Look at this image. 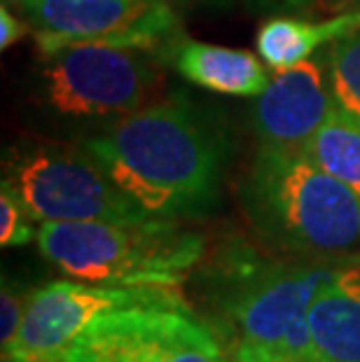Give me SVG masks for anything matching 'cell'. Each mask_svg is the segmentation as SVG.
Here are the masks:
<instances>
[{
	"label": "cell",
	"mask_w": 360,
	"mask_h": 362,
	"mask_svg": "<svg viewBox=\"0 0 360 362\" xmlns=\"http://www.w3.org/2000/svg\"><path fill=\"white\" fill-rule=\"evenodd\" d=\"M84 150L152 218H197L218 202L222 150L182 98L127 115Z\"/></svg>",
	"instance_id": "6da1fadb"
},
{
	"label": "cell",
	"mask_w": 360,
	"mask_h": 362,
	"mask_svg": "<svg viewBox=\"0 0 360 362\" xmlns=\"http://www.w3.org/2000/svg\"><path fill=\"white\" fill-rule=\"evenodd\" d=\"M239 197L250 225L274 248L316 257L360 252V199L309 150L262 145Z\"/></svg>",
	"instance_id": "7a4b0ae2"
},
{
	"label": "cell",
	"mask_w": 360,
	"mask_h": 362,
	"mask_svg": "<svg viewBox=\"0 0 360 362\" xmlns=\"http://www.w3.org/2000/svg\"><path fill=\"white\" fill-rule=\"evenodd\" d=\"M37 248L66 276L101 285L178 288L204 257V238L175 220L40 222Z\"/></svg>",
	"instance_id": "3957f363"
},
{
	"label": "cell",
	"mask_w": 360,
	"mask_h": 362,
	"mask_svg": "<svg viewBox=\"0 0 360 362\" xmlns=\"http://www.w3.org/2000/svg\"><path fill=\"white\" fill-rule=\"evenodd\" d=\"M3 178L19 189L37 222H141L152 218L89 150L19 152L5 166Z\"/></svg>",
	"instance_id": "277c9868"
},
{
	"label": "cell",
	"mask_w": 360,
	"mask_h": 362,
	"mask_svg": "<svg viewBox=\"0 0 360 362\" xmlns=\"http://www.w3.org/2000/svg\"><path fill=\"white\" fill-rule=\"evenodd\" d=\"M139 306H190L178 288L54 281L30 292L24 325L3 358H66L98 318Z\"/></svg>",
	"instance_id": "5b68a950"
},
{
	"label": "cell",
	"mask_w": 360,
	"mask_h": 362,
	"mask_svg": "<svg viewBox=\"0 0 360 362\" xmlns=\"http://www.w3.org/2000/svg\"><path fill=\"white\" fill-rule=\"evenodd\" d=\"M145 54L96 42L59 49L45 57V98L68 117H127L139 110L157 78Z\"/></svg>",
	"instance_id": "8992f818"
},
{
	"label": "cell",
	"mask_w": 360,
	"mask_h": 362,
	"mask_svg": "<svg viewBox=\"0 0 360 362\" xmlns=\"http://www.w3.org/2000/svg\"><path fill=\"white\" fill-rule=\"evenodd\" d=\"M24 10L42 57L84 42L155 52L178 40L171 0H33Z\"/></svg>",
	"instance_id": "52a82bcc"
},
{
	"label": "cell",
	"mask_w": 360,
	"mask_h": 362,
	"mask_svg": "<svg viewBox=\"0 0 360 362\" xmlns=\"http://www.w3.org/2000/svg\"><path fill=\"white\" fill-rule=\"evenodd\" d=\"M64 360L225 362L220 339L192 306H139L98 318Z\"/></svg>",
	"instance_id": "ba28073f"
},
{
	"label": "cell",
	"mask_w": 360,
	"mask_h": 362,
	"mask_svg": "<svg viewBox=\"0 0 360 362\" xmlns=\"http://www.w3.org/2000/svg\"><path fill=\"white\" fill-rule=\"evenodd\" d=\"M332 264H243L218 297L222 318L239 346L279 351L297 322L309 315L318 288L335 272Z\"/></svg>",
	"instance_id": "9c48e42d"
},
{
	"label": "cell",
	"mask_w": 360,
	"mask_h": 362,
	"mask_svg": "<svg viewBox=\"0 0 360 362\" xmlns=\"http://www.w3.org/2000/svg\"><path fill=\"white\" fill-rule=\"evenodd\" d=\"M330 73L306 59L277 73L252 103V129L262 145L281 150H309L320 127L337 110Z\"/></svg>",
	"instance_id": "30bf717a"
},
{
	"label": "cell",
	"mask_w": 360,
	"mask_h": 362,
	"mask_svg": "<svg viewBox=\"0 0 360 362\" xmlns=\"http://www.w3.org/2000/svg\"><path fill=\"white\" fill-rule=\"evenodd\" d=\"M318 362H360V252L337 262L309 306Z\"/></svg>",
	"instance_id": "8fae6325"
},
{
	"label": "cell",
	"mask_w": 360,
	"mask_h": 362,
	"mask_svg": "<svg viewBox=\"0 0 360 362\" xmlns=\"http://www.w3.org/2000/svg\"><path fill=\"white\" fill-rule=\"evenodd\" d=\"M168 52L182 78L216 94L255 98L269 84L267 68L246 49L178 37Z\"/></svg>",
	"instance_id": "7c38bea8"
},
{
	"label": "cell",
	"mask_w": 360,
	"mask_h": 362,
	"mask_svg": "<svg viewBox=\"0 0 360 362\" xmlns=\"http://www.w3.org/2000/svg\"><path fill=\"white\" fill-rule=\"evenodd\" d=\"M360 28V7H349L323 21L272 17L257 30L255 49L267 68L274 73L288 71L302 61L311 59L323 45H332L339 37Z\"/></svg>",
	"instance_id": "4fadbf2b"
},
{
	"label": "cell",
	"mask_w": 360,
	"mask_h": 362,
	"mask_svg": "<svg viewBox=\"0 0 360 362\" xmlns=\"http://www.w3.org/2000/svg\"><path fill=\"white\" fill-rule=\"evenodd\" d=\"M311 157L360 199V122L337 107L309 145Z\"/></svg>",
	"instance_id": "5bb4252c"
},
{
	"label": "cell",
	"mask_w": 360,
	"mask_h": 362,
	"mask_svg": "<svg viewBox=\"0 0 360 362\" xmlns=\"http://www.w3.org/2000/svg\"><path fill=\"white\" fill-rule=\"evenodd\" d=\"M327 66L337 105L360 122V28L330 45Z\"/></svg>",
	"instance_id": "9a60e30c"
},
{
	"label": "cell",
	"mask_w": 360,
	"mask_h": 362,
	"mask_svg": "<svg viewBox=\"0 0 360 362\" xmlns=\"http://www.w3.org/2000/svg\"><path fill=\"white\" fill-rule=\"evenodd\" d=\"M35 222L37 220L21 199L19 189L7 178H3V185H0V243L5 248L30 243L33 238H37Z\"/></svg>",
	"instance_id": "2e32d148"
},
{
	"label": "cell",
	"mask_w": 360,
	"mask_h": 362,
	"mask_svg": "<svg viewBox=\"0 0 360 362\" xmlns=\"http://www.w3.org/2000/svg\"><path fill=\"white\" fill-rule=\"evenodd\" d=\"M28 297L30 292L28 295H21L17 288L3 283V292H0V349H3V356L10 353V349L21 332Z\"/></svg>",
	"instance_id": "e0dca14e"
},
{
	"label": "cell",
	"mask_w": 360,
	"mask_h": 362,
	"mask_svg": "<svg viewBox=\"0 0 360 362\" xmlns=\"http://www.w3.org/2000/svg\"><path fill=\"white\" fill-rule=\"evenodd\" d=\"M28 26L30 24H21L10 12V7L3 3V7H0V47L10 49L14 42H19L28 33Z\"/></svg>",
	"instance_id": "ac0fdd59"
},
{
	"label": "cell",
	"mask_w": 360,
	"mask_h": 362,
	"mask_svg": "<svg viewBox=\"0 0 360 362\" xmlns=\"http://www.w3.org/2000/svg\"><path fill=\"white\" fill-rule=\"evenodd\" d=\"M234 362H304L281 351L262 349V346H236Z\"/></svg>",
	"instance_id": "d6986e66"
},
{
	"label": "cell",
	"mask_w": 360,
	"mask_h": 362,
	"mask_svg": "<svg viewBox=\"0 0 360 362\" xmlns=\"http://www.w3.org/2000/svg\"><path fill=\"white\" fill-rule=\"evenodd\" d=\"M171 3L182 7H202V5H218L222 0H171Z\"/></svg>",
	"instance_id": "ffe728a7"
},
{
	"label": "cell",
	"mask_w": 360,
	"mask_h": 362,
	"mask_svg": "<svg viewBox=\"0 0 360 362\" xmlns=\"http://www.w3.org/2000/svg\"><path fill=\"white\" fill-rule=\"evenodd\" d=\"M3 362H68L64 358H3Z\"/></svg>",
	"instance_id": "44dd1931"
},
{
	"label": "cell",
	"mask_w": 360,
	"mask_h": 362,
	"mask_svg": "<svg viewBox=\"0 0 360 362\" xmlns=\"http://www.w3.org/2000/svg\"><path fill=\"white\" fill-rule=\"evenodd\" d=\"M5 5H19V7H26L28 3H33V0H3Z\"/></svg>",
	"instance_id": "7402d4cb"
},
{
	"label": "cell",
	"mask_w": 360,
	"mask_h": 362,
	"mask_svg": "<svg viewBox=\"0 0 360 362\" xmlns=\"http://www.w3.org/2000/svg\"><path fill=\"white\" fill-rule=\"evenodd\" d=\"M347 3L351 5V3H360V0H347Z\"/></svg>",
	"instance_id": "603a6c76"
},
{
	"label": "cell",
	"mask_w": 360,
	"mask_h": 362,
	"mask_svg": "<svg viewBox=\"0 0 360 362\" xmlns=\"http://www.w3.org/2000/svg\"><path fill=\"white\" fill-rule=\"evenodd\" d=\"M68 362H82V360H68Z\"/></svg>",
	"instance_id": "cb8c5ba5"
}]
</instances>
